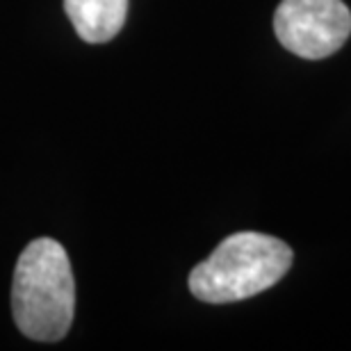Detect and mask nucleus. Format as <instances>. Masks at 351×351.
<instances>
[{"label": "nucleus", "instance_id": "1", "mask_svg": "<svg viewBox=\"0 0 351 351\" xmlns=\"http://www.w3.org/2000/svg\"><path fill=\"white\" fill-rule=\"evenodd\" d=\"M12 313L19 331L37 342H58L75 315V280L60 242L39 237L21 254L12 283Z\"/></svg>", "mask_w": 351, "mask_h": 351}, {"label": "nucleus", "instance_id": "2", "mask_svg": "<svg viewBox=\"0 0 351 351\" xmlns=\"http://www.w3.org/2000/svg\"><path fill=\"white\" fill-rule=\"evenodd\" d=\"M292 249L271 235L242 230L226 237L189 274V290L203 304H233L276 285L292 267Z\"/></svg>", "mask_w": 351, "mask_h": 351}, {"label": "nucleus", "instance_id": "3", "mask_svg": "<svg viewBox=\"0 0 351 351\" xmlns=\"http://www.w3.org/2000/svg\"><path fill=\"white\" fill-rule=\"evenodd\" d=\"M274 30L290 53L324 60L349 39L351 12L342 0H283L274 14Z\"/></svg>", "mask_w": 351, "mask_h": 351}, {"label": "nucleus", "instance_id": "4", "mask_svg": "<svg viewBox=\"0 0 351 351\" xmlns=\"http://www.w3.org/2000/svg\"><path fill=\"white\" fill-rule=\"evenodd\" d=\"M64 12L87 44L114 39L128 19V0H64Z\"/></svg>", "mask_w": 351, "mask_h": 351}]
</instances>
